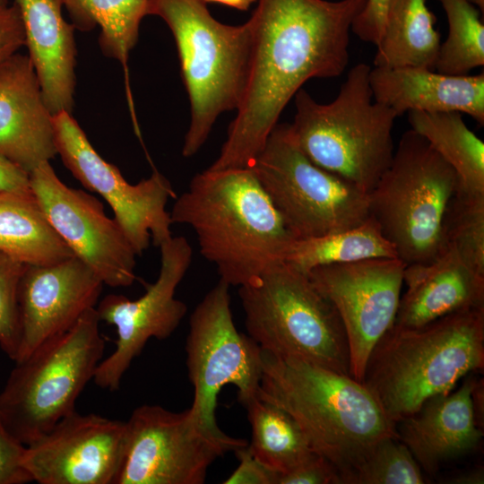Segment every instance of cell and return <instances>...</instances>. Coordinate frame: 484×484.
Masks as SVG:
<instances>
[{"instance_id":"6da1fadb","label":"cell","mask_w":484,"mask_h":484,"mask_svg":"<svg viewBox=\"0 0 484 484\" xmlns=\"http://www.w3.org/2000/svg\"><path fill=\"white\" fill-rule=\"evenodd\" d=\"M367 0H258L249 73L212 170L250 168L290 100L312 78L340 76Z\"/></svg>"},{"instance_id":"7a4b0ae2","label":"cell","mask_w":484,"mask_h":484,"mask_svg":"<svg viewBox=\"0 0 484 484\" xmlns=\"http://www.w3.org/2000/svg\"><path fill=\"white\" fill-rule=\"evenodd\" d=\"M169 213L172 224L194 231L201 255L229 286L248 284L285 262L297 238L251 167L197 173Z\"/></svg>"},{"instance_id":"3957f363","label":"cell","mask_w":484,"mask_h":484,"mask_svg":"<svg viewBox=\"0 0 484 484\" xmlns=\"http://www.w3.org/2000/svg\"><path fill=\"white\" fill-rule=\"evenodd\" d=\"M257 396L296 420L313 450L337 470L341 484H350L378 442L398 436L360 382L299 359L263 351Z\"/></svg>"},{"instance_id":"277c9868","label":"cell","mask_w":484,"mask_h":484,"mask_svg":"<svg viewBox=\"0 0 484 484\" xmlns=\"http://www.w3.org/2000/svg\"><path fill=\"white\" fill-rule=\"evenodd\" d=\"M484 367V306L418 327L393 324L369 354L361 384L396 426Z\"/></svg>"},{"instance_id":"5b68a950","label":"cell","mask_w":484,"mask_h":484,"mask_svg":"<svg viewBox=\"0 0 484 484\" xmlns=\"http://www.w3.org/2000/svg\"><path fill=\"white\" fill-rule=\"evenodd\" d=\"M147 15L161 18L174 37L190 103L182 155H195L217 118L236 110L250 67L253 30L217 21L200 0H148Z\"/></svg>"},{"instance_id":"8992f818","label":"cell","mask_w":484,"mask_h":484,"mask_svg":"<svg viewBox=\"0 0 484 484\" xmlns=\"http://www.w3.org/2000/svg\"><path fill=\"white\" fill-rule=\"evenodd\" d=\"M370 69L364 63L354 65L330 103H318L301 88L294 96L296 114L290 124L312 162L366 194L391 164L398 117L373 99Z\"/></svg>"},{"instance_id":"52a82bcc","label":"cell","mask_w":484,"mask_h":484,"mask_svg":"<svg viewBox=\"0 0 484 484\" xmlns=\"http://www.w3.org/2000/svg\"><path fill=\"white\" fill-rule=\"evenodd\" d=\"M238 296L248 336L264 352L350 376L341 320L307 273L282 262L239 287Z\"/></svg>"},{"instance_id":"ba28073f","label":"cell","mask_w":484,"mask_h":484,"mask_svg":"<svg viewBox=\"0 0 484 484\" xmlns=\"http://www.w3.org/2000/svg\"><path fill=\"white\" fill-rule=\"evenodd\" d=\"M454 169L410 129L367 194L368 211L406 265L428 263L445 245V220L459 190Z\"/></svg>"},{"instance_id":"9c48e42d","label":"cell","mask_w":484,"mask_h":484,"mask_svg":"<svg viewBox=\"0 0 484 484\" xmlns=\"http://www.w3.org/2000/svg\"><path fill=\"white\" fill-rule=\"evenodd\" d=\"M95 308L68 331L15 362L0 392V416L27 445L75 411L76 401L103 359L105 341Z\"/></svg>"},{"instance_id":"30bf717a","label":"cell","mask_w":484,"mask_h":484,"mask_svg":"<svg viewBox=\"0 0 484 484\" xmlns=\"http://www.w3.org/2000/svg\"><path fill=\"white\" fill-rule=\"evenodd\" d=\"M297 238L350 229L369 217L367 194L312 162L290 124H277L251 166Z\"/></svg>"},{"instance_id":"8fae6325","label":"cell","mask_w":484,"mask_h":484,"mask_svg":"<svg viewBox=\"0 0 484 484\" xmlns=\"http://www.w3.org/2000/svg\"><path fill=\"white\" fill-rule=\"evenodd\" d=\"M246 440L205 428L191 408L142 405L125 421L123 462L115 484H202L212 463Z\"/></svg>"},{"instance_id":"7c38bea8","label":"cell","mask_w":484,"mask_h":484,"mask_svg":"<svg viewBox=\"0 0 484 484\" xmlns=\"http://www.w3.org/2000/svg\"><path fill=\"white\" fill-rule=\"evenodd\" d=\"M229 285L220 280L199 302L189 319L186 365L194 386L191 409L202 424L221 432L216 421L217 396L233 385L242 404L258 394L263 351L238 331L230 308Z\"/></svg>"},{"instance_id":"4fadbf2b","label":"cell","mask_w":484,"mask_h":484,"mask_svg":"<svg viewBox=\"0 0 484 484\" xmlns=\"http://www.w3.org/2000/svg\"><path fill=\"white\" fill-rule=\"evenodd\" d=\"M55 143L65 166L82 186L100 194L112 208L137 255L152 243L160 246L172 237L170 213L166 210L176 194L170 182L159 171L133 185L118 168L95 151L71 113L53 115Z\"/></svg>"},{"instance_id":"5bb4252c","label":"cell","mask_w":484,"mask_h":484,"mask_svg":"<svg viewBox=\"0 0 484 484\" xmlns=\"http://www.w3.org/2000/svg\"><path fill=\"white\" fill-rule=\"evenodd\" d=\"M160 248L158 279L145 293L131 300L123 295H107L96 307L100 321L117 329L115 350L97 367L93 381L102 389L116 391L124 374L151 338L169 337L187 311L175 291L193 259V249L182 236L171 237Z\"/></svg>"},{"instance_id":"9a60e30c","label":"cell","mask_w":484,"mask_h":484,"mask_svg":"<svg viewBox=\"0 0 484 484\" xmlns=\"http://www.w3.org/2000/svg\"><path fill=\"white\" fill-rule=\"evenodd\" d=\"M406 264L398 257L323 265L307 274L344 328L350 376L362 382L370 352L393 324Z\"/></svg>"},{"instance_id":"2e32d148","label":"cell","mask_w":484,"mask_h":484,"mask_svg":"<svg viewBox=\"0 0 484 484\" xmlns=\"http://www.w3.org/2000/svg\"><path fill=\"white\" fill-rule=\"evenodd\" d=\"M30 183L56 231L104 285L117 288L134 283L137 255L99 200L64 184L49 161L30 173Z\"/></svg>"},{"instance_id":"e0dca14e","label":"cell","mask_w":484,"mask_h":484,"mask_svg":"<svg viewBox=\"0 0 484 484\" xmlns=\"http://www.w3.org/2000/svg\"><path fill=\"white\" fill-rule=\"evenodd\" d=\"M125 421L76 411L25 447L22 463L39 484H115Z\"/></svg>"},{"instance_id":"ac0fdd59","label":"cell","mask_w":484,"mask_h":484,"mask_svg":"<svg viewBox=\"0 0 484 484\" xmlns=\"http://www.w3.org/2000/svg\"><path fill=\"white\" fill-rule=\"evenodd\" d=\"M103 281L73 255L48 265H27L18 285L21 342L14 362L71 329L95 308Z\"/></svg>"},{"instance_id":"d6986e66","label":"cell","mask_w":484,"mask_h":484,"mask_svg":"<svg viewBox=\"0 0 484 484\" xmlns=\"http://www.w3.org/2000/svg\"><path fill=\"white\" fill-rule=\"evenodd\" d=\"M57 154L53 114L28 56L0 65V155L27 173Z\"/></svg>"},{"instance_id":"ffe728a7","label":"cell","mask_w":484,"mask_h":484,"mask_svg":"<svg viewBox=\"0 0 484 484\" xmlns=\"http://www.w3.org/2000/svg\"><path fill=\"white\" fill-rule=\"evenodd\" d=\"M476 380L470 375L458 389L431 397L397 423L398 438L428 474H435L445 462L466 455L481 443L483 426L472 401Z\"/></svg>"},{"instance_id":"44dd1931","label":"cell","mask_w":484,"mask_h":484,"mask_svg":"<svg viewBox=\"0 0 484 484\" xmlns=\"http://www.w3.org/2000/svg\"><path fill=\"white\" fill-rule=\"evenodd\" d=\"M393 324L418 327L448 314L484 306V275L472 270L450 242L431 261L405 266Z\"/></svg>"},{"instance_id":"7402d4cb","label":"cell","mask_w":484,"mask_h":484,"mask_svg":"<svg viewBox=\"0 0 484 484\" xmlns=\"http://www.w3.org/2000/svg\"><path fill=\"white\" fill-rule=\"evenodd\" d=\"M373 99L397 117L411 111L467 114L484 125V73L449 75L427 68L371 67Z\"/></svg>"},{"instance_id":"603a6c76","label":"cell","mask_w":484,"mask_h":484,"mask_svg":"<svg viewBox=\"0 0 484 484\" xmlns=\"http://www.w3.org/2000/svg\"><path fill=\"white\" fill-rule=\"evenodd\" d=\"M25 46L50 112L72 113L75 90L74 27L62 14L63 0H14Z\"/></svg>"},{"instance_id":"cb8c5ba5","label":"cell","mask_w":484,"mask_h":484,"mask_svg":"<svg viewBox=\"0 0 484 484\" xmlns=\"http://www.w3.org/2000/svg\"><path fill=\"white\" fill-rule=\"evenodd\" d=\"M427 0H390L374 67L435 70L440 34Z\"/></svg>"},{"instance_id":"d4e9b609","label":"cell","mask_w":484,"mask_h":484,"mask_svg":"<svg viewBox=\"0 0 484 484\" xmlns=\"http://www.w3.org/2000/svg\"><path fill=\"white\" fill-rule=\"evenodd\" d=\"M0 252L27 265H48L74 255L33 193L0 194Z\"/></svg>"},{"instance_id":"484cf974","label":"cell","mask_w":484,"mask_h":484,"mask_svg":"<svg viewBox=\"0 0 484 484\" xmlns=\"http://www.w3.org/2000/svg\"><path fill=\"white\" fill-rule=\"evenodd\" d=\"M408 121L454 169L457 193L484 195V143L467 126L462 113L411 111Z\"/></svg>"},{"instance_id":"4316f807","label":"cell","mask_w":484,"mask_h":484,"mask_svg":"<svg viewBox=\"0 0 484 484\" xmlns=\"http://www.w3.org/2000/svg\"><path fill=\"white\" fill-rule=\"evenodd\" d=\"M397 257L394 246L369 216L359 225L319 237L297 238L285 262L308 273L329 264L352 263L372 258Z\"/></svg>"},{"instance_id":"83f0119b","label":"cell","mask_w":484,"mask_h":484,"mask_svg":"<svg viewBox=\"0 0 484 484\" xmlns=\"http://www.w3.org/2000/svg\"><path fill=\"white\" fill-rule=\"evenodd\" d=\"M252 429L248 448L264 465L284 474L316 454L296 420L258 396L245 404Z\"/></svg>"},{"instance_id":"f1b7e54d","label":"cell","mask_w":484,"mask_h":484,"mask_svg":"<svg viewBox=\"0 0 484 484\" xmlns=\"http://www.w3.org/2000/svg\"><path fill=\"white\" fill-rule=\"evenodd\" d=\"M75 29L88 31L99 26L103 54L126 65L134 48L148 0H63Z\"/></svg>"},{"instance_id":"f546056e","label":"cell","mask_w":484,"mask_h":484,"mask_svg":"<svg viewBox=\"0 0 484 484\" xmlns=\"http://www.w3.org/2000/svg\"><path fill=\"white\" fill-rule=\"evenodd\" d=\"M446 14L448 35L441 43L435 71L465 75L484 65V25L469 0H438Z\"/></svg>"},{"instance_id":"4dcf8cb0","label":"cell","mask_w":484,"mask_h":484,"mask_svg":"<svg viewBox=\"0 0 484 484\" xmlns=\"http://www.w3.org/2000/svg\"><path fill=\"white\" fill-rule=\"evenodd\" d=\"M445 235L466 264L484 275V195L456 193L447 212Z\"/></svg>"},{"instance_id":"1f68e13d","label":"cell","mask_w":484,"mask_h":484,"mask_svg":"<svg viewBox=\"0 0 484 484\" xmlns=\"http://www.w3.org/2000/svg\"><path fill=\"white\" fill-rule=\"evenodd\" d=\"M423 483L420 466L398 436L378 442L357 467L350 481V484Z\"/></svg>"},{"instance_id":"d6a6232c","label":"cell","mask_w":484,"mask_h":484,"mask_svg":"<svg viewBox=\"0 0 484 484\" xmlns=\"http://www.w3.org/2000/svg\"><path fill=\"white\" fill-rule=\"evenodd\" d=\"M26 266L0 252V348L13 361L21 342L18 285Z\"/></svg>"},{"instance_id":"836d02e7","label":"cell","mask_w":484,"mask_h":484,"mask_svg":"<svg viewBox=\"0 0 484 484\" xmlns=\"http://www.w3.org/2000/svg\"><path fill=\"white\" fill-rule=\"evenodd\" d=\"M25 447L10 433L0 416V484L32 481L22 463Z\"/></svg>"},{"instance_id":"e575fe53","label":"cell","mask_w":484,"mask_h":484,"mask_svg":"<svg viewBox=\"0 0 484 484\" xmlns=\"http://www.w3.org/2000/svg\"><path fill=\"white\" fill-rule=\"evenodd\" d=\"M278 484H341V480L328 460L315 454L293 470L281 474Z\"/></svg>"},{"instance_id":"d590c367","label":"cell","mask_w":484,"mask_h":484,"mask_svg":"<svg viewBox=\"0 0 484 484\" xmlns=\"http://www.w3.org/2000/svg\"><path fill=\"white\" fill-rule=\"evenodd\" d=\"M25 46V32L17 5L0 7V65Z\"/></svg>"},{"instance_id":"8d00e7d4","label":"cell","mask_w":484,"mask_h":484,"mask_svg":"<svg viewBox=\"0 0 484 484\" xmlns=\"http://www.w3.org/2000/svg\"><path fill=\"white\" fill-rule=\"evenodd\" d=\"M239 464L223 484H278L279 474L259 462L248 445L235 451Z\"/></svg>"},{"instance_id":"74e56055","label":"cell","mask_w":484,"mask_h":484,"mask_svg":"<svg viewBox=\"0 0 484 484\" xmlns=\"http://www.w3.org/2000/svg\"><path fill=\"white\" fill-rule=\"evenodd\" d=\"M390 0H367L355 18L351 31L364 42L375 45L379 41L384 30L386 12Z\"/></svg>"},{"instance_id":"f35d334b","label":"cell","mask_w":484,"mask_h":484,"mask_svg":"<svg viewBox=\"0 0 484 484\" xmlns=\"http://www.w3.org/2000/svg\"><path fill=\"white\" fill-rule=\"evenodd\" d=\"M31 194L30 174L0 155V194Z\"/></svg>"},{"instance_id":"ab89813d","label":"cell","mask_w":484,"mask_h":484,"mask_svg":"<svg viewBox=\"0 0 484 484\" xmlns=\"http://www.w3.org/2000/svg\"><path fill=\"white\" fill-rule=\"evenodd\" d=\"M448 482L453 484H483L484 473L482 470H474L455 476Z\"/></svg>"},{"instance_id":"60d3db41","label":"cell","mask_w":484,"mask_h":484,"mask_svg":"<svg viewBox=\"0 0 484 484\" xmlns=\"http://www.w3.org/2000/svg\"><path fill=\"white\" fill-rule=\"evenodd\" d=\"M204 4L214 3L229 6L238 11H247L256 0H200Z\"/></svg>"},{"instance_id":"b9f144b4","label":"cell","mask_w":484,"mask_h":484,"mask_svg":"<svg viewBox=\"0 0 484 484\" xmlns=\"http://www.w3.org/2000/svg\"><path fill=\"white\" fill-rule=\"evenodd\" d=\"M469 1L472 3L475 6H477L481 13L484 12V0H469Z\"/></svg>"},{"instance_id":"7bdbcfd3","label":"cell","mask_w":484,"mask_h":484,"mask_svg":"<svg viewBox=\"0 0 484 484\" xmlns=\"http://www.w3.org/2000/svg\"><path fill=\"white\" fill-rule=\"evenodd\" d=\"M9 1L10 0H0V7L8 5Z\"/></svg>"}]
</instances>
